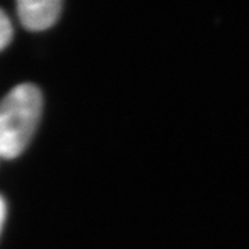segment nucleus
I'll return each instance as SVG.
<instances>
[{"instance_id":"nucleus-1","label":"nucleus","mask_w":249,"mask_h":249,"mask_svg":"<svg viewBox=\"0 0 249 249\" xmlns=\"http://www.w3.org/2000/svg\"><path fill=\"white\" fill-rule=\"evenodd\" d=\"M43 109L40 90L22 83L0 100V157L13 160L31 142Z\"/></svg>"},{"instance_id":"nucleus-2","label":"nucleus","mask_w":249,"mask_h":249,"mask_svg":"<svg viewBox=\"0 0 249 249\" xmlns=\"http://www.w3.org/2000/svg\"><path fill=\"white\" fill-rule=\"evenodd\" d=\"M61 9L60 0H21L17 3L19 21L31 31H45L54 25Z\"/></svg>"},{"instance_id":"nucleus-3","label":"nucleus","mask_w":249,"mask_h":249,"mask_svg":"<svg viewBox=\"0 0 249 249\" xmlns=\"http://www.w3.org/2000/svg\"><path fill=\"white\" fill-rule=\"evenodd\" d=\"M13 39V25L10 18L0 10V52L6 49Z\"/></svg>"},{"instance_id":"nucleus-4","label":"nucleus","mask_w":249,"mask_h":249,"mask_svg":"<svg viewBox=\"0 0 249 249\" xmlns=\"http://www.w3.org/2000/svg\"><path fill=\"white\" fill-rule=\"evenodd\" d=\"M4 219H6V204H4L3 198L0 196V231H1V227H3Z\"/></svg>"}]
</instances>
